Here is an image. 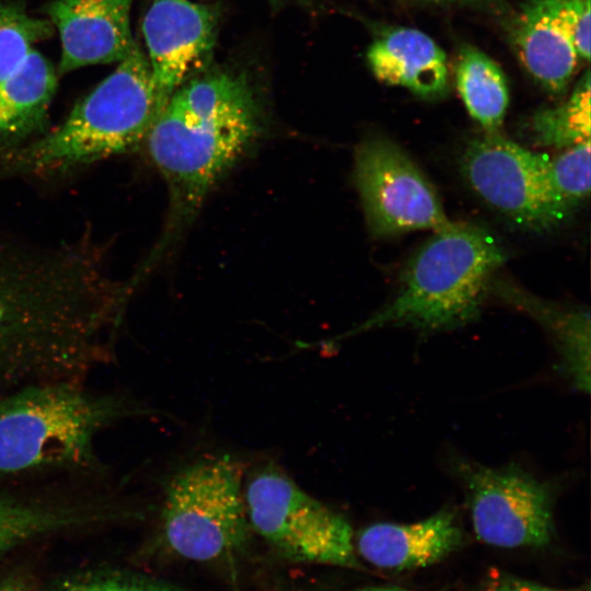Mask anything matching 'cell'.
Returning <instances> with one entry per match:
<instances>
[{
    "mask_svg": "<svg viewBox=\"0 0 591 591\" xmlns=\"http://www.w3.org/2000/svg\"><path fill=\"white\" fill-rule=\"evenodd\" d=\"M258 128L257 104L241 76L213 72L174 92L146 138L169 185L173 222L196 212Z\"/></svg>",
    "mask_w": 591,
    "mask_h": 591,
    "instance_id": "obj_1",
    "label": "cell"
},
{
    "mask_svg": "<svg viewBox=\"0 0 591 591\" xmlns=\"http://www.w3.org/2000/svg\"><path fill=\"white\" fill-rule=\"evenodd\" d=\"M155 412L81 380L36 382L0 395V477L101 473L99 438L111 427Z\"/></svg>",
    "mask_w": 591,
    "mask_h": 591,
    "instance_id": "obj_2",
    "label": "cell"
},
{
    "mask_svg": "<svg viewBox=\"0 0 591 591\" xmlns=\"http://www.w3.org/2000/svg\"><path fill=\"white\" fill-rule=\"evenodd\" d=\"M503 260L502 250L487 231L452 222L412 257L394 300L341 337L383 326L424 332L460 327L477 316Z\"/></svg>",
    "mask_w": 591,
    "mask_h": 591,
    "instance_id": "obj_3",
    "label": "cell"
},
{
    "mask_svg": "<svg viewBox=\"0 0 591 591\" xmlns=\"http://www.w3.org/2000/svg\"><path fill=\"white\" fill-rule=\"evenodd\" d=\"M160 115L147 57L136 46L54 131L19 157L31 171L88 164L126 152Z\"/></svg>",
    "mask_w": 591,
    "mask_h": 591,
    "instance_id": "obj_4",
    "label": "cell"
},
{
    "mask_svg": "<svg viewBox=\"0 0 591 591\" xmlns=\"http://www.w3.org/2000/svg\"><path fill=\"white\" fill-rule=\"evenodd\" d=\"M244 466L228 454L205 455L163 485L162 536L178 556L208 561L240 549L252 531L243 497Z\"/></svg>",
    "mask_w": 591,
    "mask_h": 591,
    "instance_id": "obj_5",
    "label": "cell"
},
{
    "mask_svg": "<svg viewBox=\"0 0 591 591\" xmlns=\"http://www.w3.org/2000/svg\"><path fill=\"white\" fill-rule=\"evenodd\" d=\"M243 497L252 531L283 556L362 568L347 519L305 493L277 465L255 468L246 478Z\"/></svg>",
    "mask_w": 591,
    "mask_h": 591,
    "instance_id": "obj_6",
    "label": "cell"
},
{
    "mask_svg": "<svg viewBox=\"0 0 591 591\" xmlns=\"http://www.w3.org/2000/svg\"><path fill=\"white\" fill-rule=\"evenodd\" d=\"M455 473L466 490L472 524L484 543L540 547L554 534L555 488L518 467H490L457 460Z\"/></svg>",
    "mask_w": 591,
    "mask_h": 591,
    "instance_id": "obj_7",
    "label": "cell"
},
{
    "mask_svg": "<svg viewBox=\"0 0 591 591\" xmlns=\"http://www.w3.org/2000/svg\"><path fill=\"white\" fill-rule=\"evenodd\" d=\"M547 158L498 132H486L467 143L461 170L471 187L493 208L522 228L547 231L561 223L571 210L548 185Z\"/></svg>",
    "mask_w": 591,
    "mask_h": 591,
    "instance_id": "obj_8",
    "label": "cell"
},
{
    "mask_svg": "<svg viewBox=\"0 0 591 591\" xmlns=\"http://www.w3.org/2000/svg\"><path fill=\"white\" fill-rule=\"evenodd\" d=\"M355 181L374 235L438 232L452 223L429 181L391 140L379 137L360 142L355 153Z\"/></svg>",
    "mask_w": 591,
    "mask_h": 591,
    "instance_id": "obj_9",
    "label": "cell"
},
{
    "mask_svg": "<svg viewBox=\"0 0 591 591\" xmlns=\"http://www.w3.org/2000/svg\"><path fill=\"white\" fill-rule=\"evenodd\" d=\"M216 11L190 0H152L142 31L160 114L174 92L209 57Z\"/></svg>",
    "mask_w": 591,
    "mask_h": 591,
    "instance_id": "obj_10",
    "label": "cell"
},
{
    "mask_svg": "<svg viewBox=\"0 0 591 591\" xmlns=\"http://www.w3.org/2000/svg\"><path fill=\"white\" fill-rule=\"evenodd\" d=\"M131 0H56L48 13L59 31V70L121 61L137 46L130 27Z\"/></svg>",
    "mask_w": 591,
    "mask_h": 591,
    "instance_id": "obj_11",
    "label": "cell"
},
{
    "mask_svg": "<svg viewBox=\"0 0 591 591\" xmlns=\"http://www.w3.org/2000/svg\"><path fill=\"white\" fill-rule=\"evenodd\" d=\"M455 514L443 509L414 523L382 522L361 530L356 551L371 565L389 570H410L433 565L462 543Z\"/></svg>",
    "mask_w": 591,
    "mask_h": 591,
    "instance_id": "obj_12",
    "label": "cell"
},
{
    "mask_svg": "<svg viewBox=\"0 0 591 591\" xmlns=\"http://www.w3.org/2000/svg\"><path fill=\"white\" fill-rule=\"evenodd\" d=\"M124 517L109 499H44L0 491V553L59 532Z\"/></svg>",
    "mask_w": 591,
    "mask_h": 591,
    "instance_id": "obj_13",
    "label": "cell"
},
{
    "mask_svg": "<svg viewBox=\"0 0 591 591\" xmlns=\"http://www.w3.org/2000/svg\"><path fill=\"white\" fill-rule=\"evenodd\" d=\"M513 42L532 74L551 92H561L580 60L564 27L560 0H531L513 24Z\"/></svg>",
    "mask_w": 591,
    "mask_h": 591,
    "instance_id": "obj_14",
    "label": "cell"
},
{
    "mask_svg": "<svg viewBox=\"0 0 591 591\" xmlns=\"http://www.w3.org/2000/svg\"><path fill=\"white\" fill-rule=\"evenodd\" d=\"M368 62L382 82L410 90L422 97L441 95L448 85V62L443 50L427 34L396 28L370 46Z\"/></svg>",
    "mask_w": 591,
    "mask_h": 591,
    "instance_id": "obj_15",
    "label": "cell"
},
{
    "mask_svg": "<svg viewBox=\"0 0 591 591\" xmlns=\"http://www.w3.org/2000/svg\"><path fill=\"white\" fill-rule=\"evenodd\" d=\"M494 294L520 309L541 324L552 336L560 357L561 369L576 389L590 391V312L566 308L540 299L506 280H490Z\"/></svg>",
    "mask_w": 591,
    "mask_h": 591,
    "instance_id": "obj_16",
    "label": "cell"
},
{
    "mask_svg": "<svg viewBox=\"0 0 591 591\" xmlns=\"http://www.w3.org/2000/svg\"><path fill=\"white\" fill-rule=\"evenodd\" d=\"M34 332L35 304L30 282L12 254L0 246V394L24 376Z\"/></svg>",
    "mask_w": 591,
    "mask_h": 591,
    "instance_id": "obj_17",
    "label": "cell"
},
{
    "mask_svg": "<svg viewBox=\"0 0 591 591\" xmlns=\"http://www.w3.org/2000/svg\"><path fill=\"white\" fill-rule=\"evenodd\" d=\"M57 84L51 65L33 49L0 81V131L21 132L44 114Z\"/></svg>",
    "mask_w": 591,
    "mask_h": 591,
    "instance_id": "obj_18",
    "label": "cell"
},
{
    "mask_svg": "<svg viewBox=\"0 0 591 591\" xmlns=\"http://www.w3.org/2000/svg\"><path fill=\"white\" fill-rule=\"evenodd\" d=\"M456 88L470 115L486 132H498L509 104L501 69L475 48L462 51L456 67Z\"/></svg>",
    "mask_w": 591,
    "mask_h": 591,
    "instance_id": "obj_19",
    "label": "cell"
},
{
    "mask_svg": "<svg viewBox=\"0 0 591 591\" xmlns=\"http://www.w3.org/2000/svg\"><path fill=\"white\" fill-rule=\"evenodd\" d=\"M590 72L587 70L564 104L537 112L532 120L535 141L566 149L590 140Z\"/></svg>",
    "mask_w": 591,
    "mask_h": 591,
    "instance_id": "obj_20",
    "label": "cell"
},
{
    "mask_svg": "<svg viewBox=\"0 0 591 591\" xmlns=\"http://www.w3.org/2000/svg\"><path fill=\"white\" fill-rule=\"evenodd\" d=\"M49 25L20 8L0 1V81L8 77L45 38Z\"/></svg>",
    "mask_w": 591,
    "mask_h": 591,
    "instance_id": "obj_21",
    "label": "cell"
},
{
    "mask_svg": "<svg viewBox=\"0 0 591 591\" xmlns=\"http://www.w3.org/2000/svg\"><path fill=\"white\" fill-rule=\"evenodd\" d=\"M590 140L566 148L547 158V182L555 195L570 209L590 192Z\"/></svg>",
    "mask_w": 591,
    "mask_h": 591,
    "instance_id": "obj_22",
    "label": "cell"
},
{
    "mask_svg": "<svg viewBox=\"0 0 591 591\" xmlns=\"http://www.w3.org/2000/svg\"><path fill=\"white\" fill-rule=\"evenodd\" d=\"M560 16L579 59L590 58V0H560Z\"/></svg>",
    "mask_w": 591,
    "mask_h": 591,
    "instance_id": "obj_23",
    "label": "cell"
},
{
    "mask_svg": "<svg viewBox=\"0 0 591 591\" xmlns=\"http://www.w3.org/2000/svg\"><path fill=\"white\" fill-rule=\"evenodd\" d=\"M57 591H184L162 583L123 577H94L74 580Z\"/></svg>",
    "mask_w": 591,
    "mask_h": 591,
    "instance_id": "obj_24",
    "label": "cell"
},
{
    "mask_svg": "<svg viewBox=\"0 0 591 591\" xmlns=\"http://www.w3.org/2000/svg\"><path fill=\"white\" fill-rule=\"evenodd\" d=\"M484 591H584L583 589H556L509 576L493 579Z\"/></svg>",
    "mask_w": 591,
    "mask_h": 591,
    "instance_id": "obj_25",
    "label": "cell"
},
{
    "mask_svg": "<svg viewBox=\"0 0 591 591\" xmlns=\"http://www.w3.org/2000/svg\"><path fill=\"white\" fill-rule=\"evenodd\" d=\"M351 591H412V590H407L401 587L386 586V587H364V588H359Z\"/></svg>",
    "mask_w": 591,
    "mask_h": 591,
    "instance_id": "obj_26",
    "label": "cell"
},
{
    "mask_svg": "<svg viewBox=\"0 0 591 591\" xmlns=\"http://www.w3.org/2000/svg\"><path fill=\"white\" fill-rule=\"evenodd\" d=\"M0 591H26L19 584L12 582H0Z\"/></svg>",
    "mask_w": 591,
    "mask_h": 591,
    "instance_id": "obj_27",
    "label": "cell"
}]
</instances>
